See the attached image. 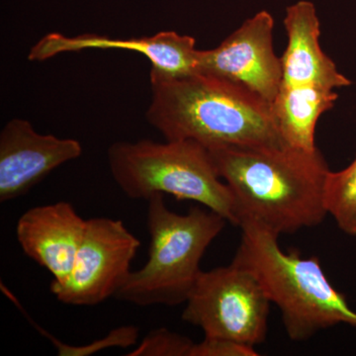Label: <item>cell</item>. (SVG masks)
<instances>
[{"mask_svg":"<svg viewBox=\"0 0 356 356\" xmlns=\"http://www.w3.org/2000/svg\"><path fill=\"white\" fill-rule=\"evenodd\" d=\"M208 149L218 175L233 192L238 227L252 222L280 236L317 227L327 217L330 170L318 149L284 144Z\"/></svg>","mask_w":356,"mask_h":356,"instance_id":"cell-1","label":"cell"},{"mask_svg":"<svg viewBox=\"0 0 356 356\" xmlns=\"http://www.w3.org/2000/svg\"><path fill=\"white\" fill-rule=\"evenodd\" d=\"M149 81L146 119L166 140L207 149L285 144L271 104L238 84L200 72Z\"/></svg>","mask_w":356,"mask_h":356,"instance_id":"cell-2","label":"cell"},{"mask_svg":"<svg viewBox=\"0 0 356 356\" xmlns=\"http://www.w3.org/2000/svg\"><path fill=\"white\" fill-rule=\"evenodd\" d=\"M242 238L233 261L261 280L280 309L288 337L303 341L334 325L356 327V312L332 286L317 257L284 252L276 235L252 222L240 227Z\"/></svg>","mask_w":356,"mask_h":356,"instance_id":"cell-3","label":"cell"},{"mask_svg":"<svg viewBox=\"0 0 356 356\" xmlns=\"http://www.w3.org/2000/svg\"><path fill=\"white\" fill-rule=\"evenodd\" d=\"M151 236L149 259L132 271L115 298L140 307L185 304L201 273L200 262L227 221L208 208L194 206L187 214L172 212L165 195L147 200Z\"/></svg>","mask_w":356,"mask_h":356,"instance_id":"cell-4","label":"cell"},{"mask_svg":"<svg viewBox=\"0 0 356 356\" xmlns=\"http://www.w3.org/2000/svg\"><path fill=\"white\" fill-rule=\"evenodd\" d=\"M107 159L114 181L129 198L149 200L168 194L201 204L238 227L233 192L202 145L189 140L116 142Z\"/></svg>","mask_w":356,"mask_h":356,"instance_id":"cell-5","label":"cell"},{"mask_svg":"<svg viewBox=\"0 0 356 356\" xmlns=\"http://www.w3.org/2000/svg\"><path fill=\"white\" fill-rule=\"evenodd\" d=\"M270 299L257 275L232 261L201 271L185 302L184 322L202 330L206 337L261 346L266 341Z\"/></svg>","mask_w":356,"mask_h":356,"instance_id":"cell-6","label":"cell"},{"mask_svg":"<svg viewBox=\"0 0 356 356\" xmlns=\"http://www.w3.org/2000/svg\"><path fill=\"white\" fill-rule=\"evenodd\" d=\"M140 242L121 220L91 218L69 277L51 283L54 296L67 305L95 306L116 296L129 275Z\"/></svg>","mask_w":356,"mask_h":356,"instance_id":"cell-7","label":"cell"},{"mask_svg":"<svg viewBox=\"0 0 356 356\" xmlns=\"http://www.w3.org/2000/svg\"><path fill=\"white\" fill-rule=\"evenodd\" d=\"M274 20L261 11L212 50L198 51V72L238 84L273 105L282 81L274 53Z\"/></svg>","mask_w":356,"mask_h":356,"instance_id":"cell-8","label":"cell"},{"mask_svg":"<svg viewBox=\"0 0 356 356\" xmlns=\"http://www.w3.org/2000/svg\"><path fill=\"white\" fill-rule=\"evenodd\" d=\"M81 154L79 140L43 135L24 119L7 122L0 132V202L25 195L49 173Z\"/></svg>","mask_w":356,"mask_h":356,"instance_id":"cell-9","label":"cell"},{"mask_svg":"<svg viewBox=\"0 0 356 356\" xmlns=\"http://www.w3.org/2000/svg\"><path fill=\"white\" fill-rule=\"evenodd\" d=\"M195 39L177 32L163 31L149 37L112 39L96 34L67 37L60 33H50L32 47L28 60L43 62L70 51L89 49L137 51L149 58L152 65L149 76L177 79L198 74V51Z\"/></svg>","mask_w":356,"mask_h":356,"instance_id":"cell-10","label":"cell"},{"mask_svg":"<svg viewBox=\"0 0 356 356\" xmlns=\"http://www.w3.org/2000/svg\"><path fill=\"white\" fill-rule=\"evenodd\" d=\"M86 220L69 202L37 206L26 211L16 226L23 252L62 284L69 277L86 231Z\"/></svg>","mask_w":356,"mask_h":356,"instance_id":"cell-11","label":"cell"},{"mask_svg":"<svg viewBox=\"0 0 356 356\" xmlns=\"http://www.w3.org/2000/svg\"><path fill=\"white\" fill-rule=\"evenodd\" d=\"M288 43L281 57L282 81L289 88H322L334 90L350 86L320 44V21L312 2L299 1L288 7L284 19Z\"/></svg>","mask_w":356,"mask_h":356,"instance_id":"cell-12","label":"cell"},{"mask_svg":"<svg viewBox=\"0 0 356 356\" xmlns=\"http://www.w3.org/2000/svg\"><path fill=\"white\" fill-rule=\"evenodd\" d=\"M334 90L321 88L280 86L273 109L285 144L306 151L316 147V127L320 117L336 103Z\"/></svg>","mask_w":356,"mask_h":356,"instance_id":"cell-13","label":"cell"},{"mask_svg":"<svg viewBox=\"0 0 356 356\" xmlns=\"http://www.w3.org/2000/svg\"><path fill=\"white\" fill-rule=\"evenodd\" d=\"M325 205L337 227L356 236V158L348 168L327 175L325 185Z\"/></svg>","mask_w":356,"mask_h":356,"instance_id":"cell-14","label":"cell"},{"mask_svg":"<svg viewBox=\"0 0 356 356\" xmlns=\"http://www.w3.org/2000/svg\"><path fill=\"white\" fill-rule=\"evenodd\" d=\"M193 344L188 337L168 329L154 330L129 355L191 356Z\"/></svg>","mask_w":356,"mask_h":356,"instance_id":"cell-15","label":"cell"},{"mask_svg":"<svg viewBox=\"0 0 356 356\" xmlns=\"http://www.w3.org/2000/svg\"><path fill=\"white\" fill-rule=\"evenodd\" d=\"M139 337V330L134 325L118 327L110 332L108 336L103 337L100 341H96L90 346H72L54 341L56 348H58L60 355L86 356L90 355L104 348L119 346V348H129L137 343Z\"/></svg>","mask_w":356,"mask_h":356,"instance_id":"cell-16","label":"cell"},{"mask_svg":"<svg viewBox=\"0 0 356 356\" xmlns=\"http://www.w3.org/2000/svg\"><path fill=\"white\" fill-rule=\"evenodd\" d=\"M254 346L226 339L204 337L193 344L191 356H257Z\"/></svg>","mask_w":356,"mask_h":356,"instance_id":"cell-17","label":"cell"}]
</instances>
